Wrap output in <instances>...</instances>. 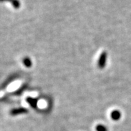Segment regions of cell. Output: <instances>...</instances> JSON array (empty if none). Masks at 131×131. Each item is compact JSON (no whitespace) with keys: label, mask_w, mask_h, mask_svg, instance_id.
<instances>
[{"label":"cell","mask_w":131,"mask_h":131,"mask_svg":"<svg viewBox=\"0 0 131 131\" xmlns=\"http://www.w3.org/2000/svg\"><path fill=\"white\" fill-rule=\"evenodd\" d=\"M17 78V75H12V77H9V78L7 79L6 81H5L3 83V84H2V86H0V91H2V90H3V89H4L6 88L7 86H8L10 83H12V81H13L14 80L16 79Z\"/></svg>","instance_id":"3"},{"label":"cell","mask_w":131,"mask_h":131,"mask_svg":"<svg viewBox=\"0 0 131 131\" xmlns=\"http://www.w3.org/2000/svg\"><path fill=\"white\" fill-rule=\"evenodd\" d=\"M23 63L26 67H30L32 65L31 60L30 59V58H29V57H25V58L23 59Z\"/></svg>","instance_id":"8"},{"label":"cell","mask_w":131,"mask_h":131,"mask_svg":"<svg viewBox=\"0 0 131 131\" xmlns=\"http://www.w3.org/2000/svg\"><path fill=\"white\" fill-rule=\"evenodd\" d=\"M106 59H107V53L106 51H103L101 54L98 61V67L101 69L105 68L106 63Z\"/></svg>","instance_id":"1"},{"label":"cell","mask_w":131,"mask_h":131,"mask_svg":"<svg viewBox=\"0 0 131 131\" xmlns=\"http://www.w3.org/2000/svg\"><path fill=\"white\" fill-rule=\"evenodd\" d=\"M27 102L30 105V106L33 107V108H37V101L38 100L37 99H33L32 97H27L26 99Z\"/></svg>","instance_id":"4"},{"label":"cell","mask_w":131,"mask_h":131,"mask_svg":"<svg viewBox=\"0 0 131 131\" xmlns=\"http://www.w3.org/2000/svg\"><path fill=\"white\" fill-rule=\"evenodd\" d=\"M28 113V110L26 108L23 107H19V108H16L12 109L10 111V115L12 116H17V115H21V114H25V113Z\"/></svg>","instance_id":"2"},{"label":"cell","mask_w":131,"mask_h":131,"mask_svg":"<svg viewBox=\"0 0 131 131\" xmlns=\"http://www.w3.org/2000/svg\"><path fill=\"white\" fill-rule=\"evenodd\" d=\"M27 85H25H25H23L21 86V87H20L19 89H18L17 90V91H15L14 93H13L12 95H17V96L21 95V93H23V91H25V90L27 89Z\"/></svg>","instance_id":"6"},{"label":"cell","mask_w":131,"mask_h":131,"mask_svg":"<svg viewBox=\"0 0 131 131\" xmlns=\"http://www.w3.org/2000/svg\"><path fill=\"white\" fill-rule=\"evenodd\" d=\"M96 131H108L107 128L105 125H98L96 127Z\"/></svg>","instance_id":"9"},{"label":"cell","mask_w":131,"mask_h":131,"mask_svg":"<svg viewBox=\"0 0 131 131\" xmlns=\"http://www.w3.org/2000/svg\"><path fill=\"white\" fill-rule=\"evenodd\" d=\"M1 2H4V1H7V2H11L14 7L15 9H18L20 7V2L19 0H0Z\"/></svg>","instance_id":"7"},{"label":"cell","mask_w":131,"mask_h":131,"mask_svg":"<svg viewBox=\"0 0 131 131\" xmlns=\"http://www.w3.org/2000/svg\"><path fill=\"white\" fill-rule=\"evenodd\" d=\"M121 113L117 110L113 111L111 113V118L114 121H118L121 118Z\"/></svg>","instance_id":"5"}]
</instances>
